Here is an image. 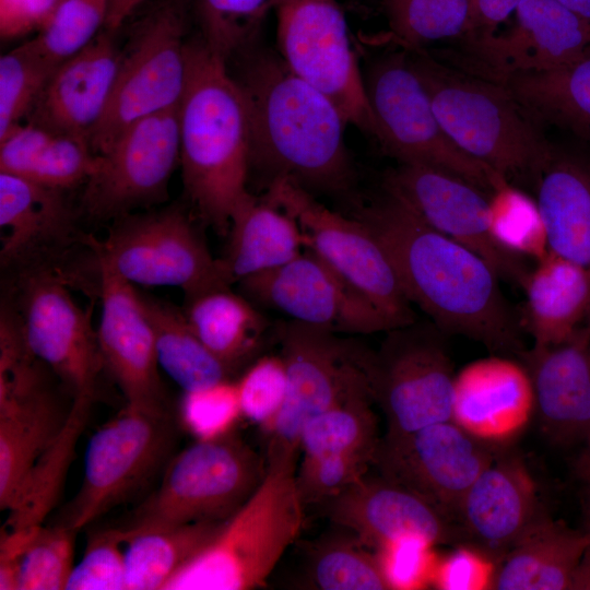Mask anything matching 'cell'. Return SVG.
<instances>
[{
  "mask_svg": "<svg viewBox=\"0 0 590 590\" xmlns=\"http://www.w3.org/2000/svg\"><path fill=\"white\" fill-rule=\"evenodd\" d=\"M496 456L491 445L451 420L384 435L373 469L424 498L453 523L465 493Z\"/></svg>",
  "mask_w": 590,
  "mask_h": 590,
  "instance_id": "cell-17",
  "label": "cell"
},
{
  "mask_svg": "<svg viewBox=\"0 0 590 590\" xmlns=\"http://www.w3.org/2000/svg\"><path fill=\"white\" fill-rule=\"evenodd\" d=\"M125 544V528L91 534L66 590H127Z\"/></svg>",
  "mask_w": 590,
  "mask_h": 590,
  "instance_id": "cell-49",
  "label": "cell"
},
{
  "mask_svg": "<svg viewBox=\"0 0 590 590\" xmlns=\"http://www.w3.org/2000/svg\"><path fill=\"white\" fill-rule=\"evenodd\" d=\"M586 484V531L590 534V480ZM590 589V544L575 574L573 589Z\"/></svg>",
  "mask_w": 590,
  "mask_h": 590,
  "instance_id": "cell-56",
  "label": "cell"
},
{
  "mask_svg": "<svg viewBox=\"0 0 590 590\" xmlns=\"http://www.w3.org/2000/svg\"><path fill=\"white\" fill-rule=\"evenodd\" d=\"M373 403L362 390L310 418L300 433V458L357 456L374 462L381 437Z\"/></svg>",
  "mask_w": 590,
  "mask_h": 590,
  "instance_id": "cell-40",
  "label": "cell"
},
{
  "mask_svg": "<svg viewBox=\"0 0 590 590\" xmlns=\"http://www.w3.org/2000/svg\"><path fill=\"white\" fill-rule=\"evenodd\" d=\"M151 323L160 367L184 390L228 379L232 374L200 341L184 310L139 291Z\"/></svg>",
  "mask_w": 590,
  "mask_h": 590,
  "instance_id": "cell-38",
  "label": "cell"
},
{
  "mask_svg": "<svg viewBox=\"0 0 590 590\" xmlns=\"http://www.w3.org/2000/svg\"><path fill=\"white\" fill-rule=\"evenodd\" d=\"M273 11L272 0H192L199 38L225 62L248 52Z\"/></svg>",
  "mask_w": 590,
  "mask_h": 590,
  "instance_id": "cell-41",
  "label": "cell"
},
{
  "mask_svg": "<svg viewBox=\"0 0 590 590\" xmlns=\"http://www.w3.org/2000/svg\"><path fill=\"white\" fill-rule=\"evenodd\" d=\"M236 386L243 417L268 435L286 398V368L281 354L256 359L236 380Z\"/></svg>",
  "mask_w": 590,
  "mask_h": 590,
  "instance_id": "cell-48",
  "label": "cell"
},
{
  "mask_svg": "<svg viewBox=\"0 0 590 590\" xmlns=\"http://www.w3.org/2000/svg\"><path fill=\"white\" fill-rule=\"evenodd\" d=\"M391 33L408 49L470 31V0H380Z\"/></svg>",
  "mask_w": 590,
  "mask_h": 590,
  "instance_id": "cell-43",
  "label": "cell"
},
{
  "mask_svg": "<svg viewBox=\"0 0 590 590\" xmlns=\"http://www.w3.org/2000/svg\"><path fill=\"white\" fill-rule=\"evenodd\" d=\"M337 334L294 320L280 326L287 390L267 452L299 455L300 433L310 418L357 391L370 392L371 352Z\"/></svg>",
  "mask_w": 590,
  "mask_h": 590,
  "instance_id": "cell-11",
  "label": "cell"
},
{
  "mask_svg": "<svg viewBox=\"0 0 590 590\" xmlns=\"http://www.w3.org/2000/svg\"><path fill=\"white\" fill-rule=\"evenodd\" d=\"M536 193L548 250L590 271V151L553 146Z\"/></svg>",
  "mask_w": 590,
  "mask_h": 590,
  "instance_id": "cell-27",
  "label": "cell"
},
{
  "mask_svg": "<svg viewBox=\"0 0 590 590\" xmlns=\"http://www.w3.org/2000/svg\"><path fill=\"white\" fill-rule=\"evenodd\" d=\"M116 35L103 30L55 70L27 122L87 140L109 104L120 60Z\"/></svg>",
  "mask_w": 590,
  "mask_h": 590,
  "instance_id": "cell-24",
  "label": "cell"
},
{
  "mask_svg": "<svg viewBox=\"0 0 590 590\" xmlns=\"http://www.w3.org/2000/svg\"><path fill=\"white\" fill-rule=\"evenodd\" d=\"M376 139L400 163L451 173L487 194L507 181L460 150L441 127L406 51L376 59L364 76Z\"/></svg>",
  "mask_w": 590,
  "mask_h": 590,
  "instance_id": "cell-7",
  "label": "cell"
},
{
  "mask_svg": "<svg viewBox=\"0 0 590 590\" xmlns=\"http://www.w3.org/2000/svg\"><path fill=\"white\" fill-rule=\"evenodd\" d=\"M68 410L44 382L0 401V509L14 502L32 467L63 426Z\"/></svg>",
  "mask_w": 590,
  "mask_h": 590,
  "instance_id": "cell-30",
  "label": "cell"
},
{
  "mask_svg": "<svg viewBox=\"0 0 590 590\" xmlns=\"http://www.w3.org/2000/svg\"><path fill=\"white\" fill-rule=\"evenodd\" d=\"M457 551L434 565V586L439 589H481L483 586L491 588L494 563L464 545Z\"/></svg>",
  "mask_w": 590,
  "mask_h": 590,
  "instance_id": "cell-52",
  "label": "cell"
},
{
  "mask_svg": "<svg viewBox=\"0 0 590 590\" xmlns=\"http://www.w3.org/2000/svg\"><path fill=\"white\" fill-rule=\"evenodd\" d=\"M298 458L296 453L267 452L259 486L165 590L264 587L304 524L306 505L296 483Z\"/></svg>",
  "mask_w": 590,
  "mask_h": 590,
  "instance_id": "cell-5",
  "label": "cell"
},
{
  "mask_svg": "<svg viewBox=\"0 0 590 590\" xmlns=\"http://www.w3.org/2000/svg\"><path fill=\"white\" fill-rule=\"evenodd\" d=\"M222 522L131 524L125 528L127 590H165L214 536Z\"/></svg>",
  "mask_w": 590,
  "mask_h": 590,
  "instance_id": "cell-35",
  "label": "cell"
},
{
  "mask_svg": "<svg viewBox=\"0 0 590 590\" xmlns=\"http://www.w3.org/2000/svg\"><path fill=\"white\" fill-rule=\"evenodd\" d=\"M0 259L26 270L68 248L78 238L66 191L0 173Z\"/></svg>",
  "mask_w": 590,
  "mask_h": 590,
  "instance_id": "cell-26",
  "label": "cell"
},
{
  "mask_svg": "<svg viewBox=\"0 0 590 590\" xmlns=\"http://www.w3.org/2000/svg\"><path fill=\"white\" fill-rule=\"evenodd\" d=\"M521 0H470V31L464 37L494 33L515 12Z\"/></svg>",
  "mask_w": 590,
  "mask_h": 590,
  "instance_id": "cell-54",
  "label": "cell"
},
{
  "mask_svg": "<svg viewBox=\"0 0 590 590\" xmlns=\"http://www.w3.org/2000/svg\"><path fill=\"white\" fill-rule=\"evenodd\" d=\"M546 514L520 458L496 456L465 493L453 524L458 542L497 565Z\"/></svg>",
  "mask_w": 590,
  "mask_h": 590,
  "instance_id": "cell-23",
  "label": "cell"
},
{
  "mask_svg": "<svg viewBox=\"0 0 590 590\" xmlns=\"http://www.w3.org/2000/svg\"><path fill=\"white\" fill-rule=\"evenodd\" d=\"M524 326L535 347L553 346L590 328V271L551 251L529 271Z\"/></svg>",
  "mask_w": 590,
  "mask_h": 590,
  "instance_id": "cell-28",
  "label": "cell"
},
{
  "mask_svg": "<svg viewBox=\"0 0 590 590\" xmlns=\"http://www.w3.org/2000/svg\"><path fill=\"white\" fill-rule=\"evenodd\" d=\"M58 67L28 39L0 58V138L27 118Z\"/></svg>",
  "mask_w": 590,
  "mask_h": 590,
  "instance_id": "cell-44",
  "label": "cell"
},
{
  "mask_svg": "<svg viewBox=\"0 0 590 590\" xmlns=\"http://www.w3.org/2000/svg\"><path fill=\"white\" fill-rule=\"evenodd\" d=\"M499 83L541 127H555L590 151V46L565 66L515 74Z\"/></svg>",
  "mask_w": 590,
  "mask_h": 590,
  "instance_id": "cell-33",
  "label": "cell"
},
{
  "mask_svg": "<svg viewBox=\"0 0 590 590\" xmlns=\"http://www.w3.org/2000/svg\"><path fill=\"white\" fill-rule=\"evenodd\" d=\"M532 408L530 375L506 355L477 359L456 374L452 420L472 435L485 418L527 417Z\"/></svg>",
  "mask_w": 590,
  "mask_h": 590,
  "instance_id": "cell-34",
  "label": "cell"
},
{
  "mask_svg": "<svg viewBox=\"0 0 590 590\" xmlns=\"http://www.w3.org/2000/svg\"><path fill=\"white\" fill-rule=\"evenodd\" d=\"M60 0H0V35L12 39L36 33Z\"/></svg>",
  "mask_w": 590,
  "mask_h": 590,
  "instance_id": "cell-53",
  "label": "cell"
},
{
  "mask_svg": "<svg viewBox=\"0 0 590 590\" xmlns=\"http://www.w3.org/2000/svg\"><path fill=\"white\" fill-rule=\"evenodd\" d=\"M192 0H157L131 25L106 113L90 137L104 152L132 122L179 106L188 76Z\"/></svg>",
  "mask_w": 590,
  "mask_h": 590,
  "instance_id": "cell-6",
  "label": "cell"
},
{
  "mask_svg": "<svg viewBox=\"0 0 590 590\" xmlns=\"http://www.w3.org/2000/svg\"><path fill=\"white\" fill-rule=\"evenodd\" d=\"M410 59L451 141L512 185L539 182L553 150L508 88L413 50Z\"/></svg>",
  "mask_w": 590,
  "mask_h": 590,
  "instance_id": "cell-4",
  "label": "cell"
},
{
  "mask_svg": "<svg viewBox=\"0 0 590 590\" xmlns=\"http://www.w3.org/2000/svg\"><path fill=\"white\" fill-rule=\"evenodd\" d=\"M590 544V534L545 515L496 565L492 589H573L575 574Z\"/></svg>",
  "mask_w": 590,
  "mask_h": 590,
  "instance_id": "cell-29",
  "label": "cell"
},
{
  "mask_svg": "<svg viewBox=\"0 0 590 590\" xmlns=\"http://www.w3.org/2000/svg\"><path fill=\"white\" fill-rule=\"evenodd\" d=\"M393 197L437 232L481 256L500 281L522 287L530 270L526 259L503 249L488 225V196L441 169L400 163L384 181Z\"/></svg>",
  "mask_w": 590,
  "mask_h": 590,
  "instance_id": "cell-18",
  "label": "cell"
},
{
  "mask_svg": "<svg viewBox=\"0 0 590 590\" xmlns=\"http://www.w3.org/2000/svg\"><path fill=\"white\" fill-rule=\"evenodd\" d=\"M145 0H107L104 30L117 34L127 20Z\"/></svg>",
  "mask_w": 590,
  "mask_h": 590,
  "instance_id": "cell-55",
  "label": "cell"
},
{
  "mask_svg": "<svg viewBox=\"0 0 590 590\" xmlns=\"http://www.w3.org/2000/svg\"><path fill=\"white\" fill-rule=\"evenodd\" d=\"M576 472L585 483L590 480V442L583 447V451L576 464Z\"/></svg>",
  "mask_w": 590,
  "mask_h": 590,
  "instance_id": "cell-58",
  "label": "cell"
},
{
  "mask_svg": "<svg viewBox=\"0 0 590 590\" xmlns=\"http://www.w3.org/2000/svg\"><path fill=\"white\" fill-rule=\"evenodd\" d=\"M339 529L308 543L299 577L300 588L391 589L376 552L349 530L342 527Z\"/></svg>",
  "mask_w": 590,
  "mask_h": 590,
  "instance_id": "cell-39",
  "label": "cell"
},
{
  "mask_svg": "<svg viewBox=\"0 0 590 590\" xmlns=\"http://www.w3.org/2000/svg\"><path fill=\"white\" fill-rule=\"evenodd\" d=\"M78 533L64 522L39 527L20 557L17 590L66 589Z\"/></svg>",
  "mask_w": 590,
  "mask_h": 590,
  "instance_id": "cell-46",
  "label": "cell"
},
{
  "mask_svg": "<svg viewBox=\"0 0 590 590\" xmlns=\"http://www.w3.org/2000/svg\"><path fill=\"white\" fill-rule=\"evenodd\" d=\"M384 246L410 303L445 333L464 335L499 354L526 351L500 279L476 252L437 232L404 204L385 197L356 215Z\"/></svg>",
  "mask_w": 590,
  "mask_h": 590,
  "instance_id": "cell-1",
  "label": "cell"
},
{
  "mask_svg": "<svg viewBox=\"0 0 590 590\" xmlns=\"http://www.w3.org/2000/svg\"><path fill=\"white\" fill-rule=\"evenodd\" d=\"M173 438L165 410L126 404L88 439L82 482L61 522L80 531L127 502L166 461Z\"/></svg>",
  "mask_w": 590,
  "mask_h": 590,
  "instance_id": "cell-12",
  "label": "cell"
},
{
  "mask_svg": "<svg viewBox=\"0 0 590 590\" xmlns=\"http://www.w3.org/2000/svg\"><path fill=\"white\" fill-rule=\"evenodd\" d=\"M178 122L185 192L199 217L225 234L234 209L248 192L249 116L227 62L199 36L188 44V76Z\"/></svg>",
  "mask_w": 590,
  "mask_h": 590,
  "instance_id": "cell-3",
  "label": "cell"
},
{
  "mask_svg": "<svg viewBox=\"0 0 590 590\" xmlns=\"http://www.w3.org/2000/svg\"><path fill=\"white\" fill-rule=\"evenodd\" d=\"M179 422L196 440H212L234 432L243 417L236 381L223 379L184 391Z\"/></svg>",
  "mask_w": 590,
  "mask_h": 590,
  "instance_id": "cell-47",
  "label": "cell"
},
{
  "mask_svg": "<svg viewBox=\"0 0 590 590\" xmlns=\"http://www.w3.org/2000/svg\"><path fill=\"white\" fill-rule=\"evenodd\" d=\"M88 246L134 286L178 287L189 298L233 284L178 208L120 216L103 241L90 238Z\"/></svg>",
  "mask_w": 590,
  "mask_h": 590,
  "instance_id": "cell-9",
  "label": "cell"
},
{
  "mask_svg": "<svg viewBox=\"0 0 590 590\" xmlns=\"http://www.w3.org/2000/svg\"><path fill=\"white\" fill-rule=\"evenodd\" d=\"M106 15L107 0H60L30 40L58 67L104 30Z\"/></svg>",
  "mask_w": 590,
  "mask_h": 590,
  "instance_id": "cell-45",
  "label": "cell"
},
{
  "mask_svg": "<svg viewBox=\"0 0 590 590\" xmlns=\"http://www.w3.org/2000/svg\"><path fill=\"white\" fill-rule=\"evenodd\" d=\"M101 318L97 338L102 357L127 404L164 409L154 333L139 291L95 253Z\"/></svg>",
  "mask_w": 590,
  "mask_h": 590,
  "instance_id": "cell-21",
  "label": "cell"
},
{
  "mask_svg": "<svg viewBox=\"0 0 590 590\" xmlns=\"http://www.w3.org/2000/svg\"><path fill=\"white\" fill-rule=\"evenodd\" d=\"M335 526L376 551L403 539L435 546L458 542L453 523L424 498L370 469L319 505Z\"/></svg>",
  "mask_w": 590,
  "mask_h": 590,
  "instance_id": "cell-22",
  "label": "cell"
},
{
  "mask_svg": "<svg viewBox=\"0 0 590 590\" xmlns=\"http://www.w3.org/2000/svg\"><path fill=\"white\" fill-rule=\"evenodd\" d=\"M279 55L298 76L326 93L346 121L376 137L364 76L338 0H272Z\"/></svg>",
  "mask_w": 590,
  "mask_h": 590,
  "instance_id": "cell-13",
  "label": "cell"
},
{
  "mask_svg": "<svg viewBox=\"0 0 590 590\" xmlns=\"http://www.w3.org/2000/svg\"><path fill=\"white\" fill-rule=\"evenodd\" d=\"M488 225L494 240L515 256L539 261L550 251L538 201L516 185L504 181L488 196Z\"/></svg>",
  "mask_w": 590,
  "mask_h": 590,
  "instance_id": "cell-42",
  "label": "cell"
},
{
  "mask_svg": "<svg viewBox=\"0 0 590 590\" xmlns=\"http://www.w3.org/2000/svg\"><path fill=\"white\" fill-rule=\"evenodd\" d=\"M502 32L467 37L463 70L496 81L565 66L590 46V22L557 0H521Z\"/></svg>",
  "mask_w": 590,
  "mask_h": 590,
  "instance_id": "cell-20",
  "label": "cell"
},
{
  "mask_svg": "<svg viewBox=\"0 0 590 590\" xmlns=\"http://www.w3.org/2000/svg\"><path fill=\"white\" fill-rule=\"evenodd\" d=\"M184 312L200 341L231 373L257 351L267 327L255 306L229 286L187 298Z\"/></svg>",
  "mask_w": 590,
  "mask_h": 590,
  "instance_id": "cell-37",
  "label": "cell"
},
{
  "mask_svg": "<svg viewBox=\"0 0 590 590\" xmlns=\"http://www.w3.org/2000/svg\"><path fill=\"white\" fill-rule=\"evenodd\" d=\"M238 283L252 302L279 310L291 320L334 333L368 334L397 329L307 249L285 264Z\"/></svg>",
  "mask_w": 590,
  "mask_h": 590,
  "instance_id": "cell-19",
  "label": "cell"
},
{
  "mask_svg": "<svg viewBox=\"0 0 590 590\" xmlns=\"http://www.w3.org/2000/svg\"><path fill=\"white\" fill-rule=\"evenodd\" d=\"M432 545L418 539H403L376 550L391 589H412L432 580Z\"/></svg>",
  "mask_w": 590,
  "mask_h": 590,
  "instance_id": "cell-51",
  "label": "cell"
},
{
  "mask_svg": "<svg viewBox=\"0 0 590 590\" xmlns=\"http://www.w3.org/2000/svg\"><path fill=\"white\" fill-rule=\"evenodd\" d=\"M246 54L236 80L248 109L250 165L310 192L347 188L353 176L344 141L349 122L338 105L279 54Z\"/></svg>",
  "mask_w": 590,
  "mask_h": 590,
  "instance_id": "cell-2",
  "label": "cell"
},
{
  "mask_svg": "<svg viewBox=\"0 0 590 590\" xmlns=\"http://www.w3.org/2000/svg\"><path fill=\"white\" fill-rule=\"evenodd\" d=\"M298 224L304 247L385 315L396 328L414 322L393 266L379 239L358 217H346L318 202L295 182L272 179L264 197Z\"/></svg>",
  "mask_w": 590,
  "mask_h": 590,
  "instance_id": "cell-10",
  "label": "cell"
},
{
  "mask_svg": "<svg viewBox=\"0 0 590 590\" xmlns=\"http://www.w3.org/2000/svg\"><path fill=\"white\" fill-rule=\"evenodd\" d=\"M412 324L389 331L380 351L371 353L368 366L370 394L386 418L385 436L453 417L456 374L451 358L435 331Z\"/></svg>",
  "mask_w": 590,
  "mask_h": 590,
  "instance_id": "cell-14",
  "label": "cell"
},
{
  "mask_svg": "<svg viewBox=\"0 0 590 590\" xmlns=\"http://www.w3.org/2000/svg\"><path fill=\"white\" fill-rule=\"evenodd\" d=\"M583 20L590 22V0H557Z\"/></svg>",
  "mask_w": 590,
  "mask_h": 590,
  "instance_id": "cell-57",
  "label": "cell"
},
{
  "mask_svg": "<svg viewBox=\"0 0 590 590\" xmlns=\"http://www.w3.org/2000/svg\"><path fill=\"white\" fill-rule=\"evenodd\" d=\"M19 286L17 314L32 353L72 398H94L105 364L91 310L75 303L63 276L48 266L21 271Z\"/></svg>",
  "mask_w": 590,
  "mask_h": 590,
  "instance_id": "cell-16",
  "label": "cell"
},
{
  "mask_svg": "<svg viewBox=\"0 0 590 590\" xmlns=\"http://www.w3.org/2000/svg\"><path fill=\"white\" fill-rule=\"evenodd\" d=\"M94 398H72L62 428L25 477L3 529L32 531L45 524L57 506L75 448L88 422Z\"/></svg>",
  "mask_w": 590,
  "mask_h": 590,
  "instance_id": "cell-36",
  "label": "cell"
},
{
  "mask_svg": "<svg viewBox=\"0 0 590 590\" xmlns=\"http://www.w3.org/2000/svg\"><path fill=\"white\" fill-rule=\"evenodd\" d=\"M371 468L370 459L357 456L300 458L296 470L297 488L306 506L320 505Z\"/></svg>",
  "mask_w": 590,
  "mask_h": 590,
  "instance_id": "cell-50",
  "label": "cell"
},
{
  "mask_svg": "<svg viewBox=\"0 0 590 590\" xmlns=\"http://www.w3.org/2000/svg\"><path fill=\"white\" fill-rule=\"evenodd\" d=\"M228 232L221 261L232 283L285 264L304 248L297 222L267 199L249 192L234 209Z\"/></svg>",
  "mask_w": 590,
  "mask_h": 590,
  "instance_id": "cell-31",
  "label": "cell"
},
{
  "mask_svg": "<svg viewBox=\"0 0 590 590\" xmlns=\"http://www.w3.org/2000/svg\"><path fill=\"white\" fill-rule=\"evenodd\" d=\"M97 155L83 185L82 208L90 217L114 221L164 201L180 163L178 107L132 122Z\"/></svg>",
  "mask_w": 590,
  "mask_h": 590,
  "instance_id": "cell-15",
  "label": "cell"
},
{
  "mask_svg": "<svg viewBox=\"0 0 590 590\" xmlns=\"http://www.w3.org/2000/svg\"><path fill=\"white\" fill-rule=\"evenodd\" d=\"M267 460L235 432L196 440L167 463L132 524L223 522L256 491Z\"/></svg>",
  "mask_w": 590,
  "mask_h": 590,
  "instance_id": "cell-8",
  "label": "cell"
},
{
  "mask_svg": "<svg viewBox=\"0 0 590 590\" xmlns=\"http://www.w3.org/2000/svg\"><path fill=\"white\" fill-rule=\"evenodd\" d=\"M545 437L557 446L590 442V328L567 342L521 354Z\"/></svg>",
  "mask_w": 590,
  "mask_h": 590,
  "instance_id": "cell-25",
  "label": "cell"
},
{
  "mask_svg": "<svg viewBox=\"0 0 590 590\" xmlns=\"http://www.w3.org/2000/svg\"><path fill=\"white\" fill-rule=\"evenodd\" d=\"M97 161L87 140L28 122L0 138V173L64 191L84 185Z\"/></svg>",
  "mask_w": 590,
  "mask_h": 590,
  "instance_id": "cell-32",
  "label": "cell"
}]
</instances>
